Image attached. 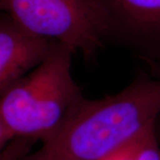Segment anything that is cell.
<instances>
[{
  "label": "cell",
  "mask_w": 160,
  "mask_h": 160,
  "mask_svg": "<svg viewBox=\"0 0 160 160\" xmlns=\"http://www.w3.org/2000/svg\"><path fill=\"white\" fill-rule=\"evenodd\" d=\"M160 115V78L140 75L102 99L83 97L61 126L22 160H103L136 138Z\"/></svg>",
  "instance_id": "cell-1"
},
{
  "label": "cell",
  "mask_w": 160,
  "mask_h": 160,
  "mask_svg": "<svg viewBox=\"0 0 160 160\" xmlns=\"http://www.w3.org/2000/svg\"><path fill=\"white\" fill-rule=\"evenodd\" d=\"M53 41L46 58L0 96V118L13 138L44 141L84 97L72 75V55Z\"/></svg>",
  "instance_id": "cell-2"
},
{
  "label": "cell",
  "mask_w": 160,
  "mask_h": 160,
  "mask_svg": "<svg viewBox=\"0 0 160 160\" xmlns=\"http://www.w3.org/2000/svg\"><path fill=\"white\" fill-rule=\"evenodd\" d=\"M23 30L92 59L106 44L103 20L92 0H0Z\"/></svg>",
  "instance_id": "cell-3"
},
{
  "label": "cell",
  "mask_w": 160,
  "mask_h": 160,
  "mask_svg": "<svg viewBox=\"0 0 160 160\" xmlns=\"http://www.w3.org/2000/svg\"><path fill=\"white\" fill-rule=\"evenodd\" d=\"M103 20L106 43L122 46L160 78V0H92Z\"/></svg>",
  "instance_id": "cell-4"
},
{
  "label": "cell",
  "mask_w": 160,
  "mask_h": 160,
  "mask_svg": "<svg viewBox=\"0 0 160 160\" xmlns=\"http://www.w3.org/2000/svg\"><path fill=\"white\" fill-rule=\"evenodd\" d=\"M52 42L26 32L0 12V96L46 58Z\"/></svg>",
  "instance_id": "cell-5"
},
{
  "label": "cell",
  "mask_w": 160,
  "mask_h": 160,
  "mask_svg": "<svg viewBox=\"0 0 160 160\" xmlns=\"http://www.w3.org/2000/svg\"><path fill=\"white\" fill-rule=\"evenodd\" d=\"M133 160H160V146L156 132V122L149 125L143 133Z\"/></svg>",
  "instance_id": "cell-6"
},
{
  "label": "cell",
  "mask_w": 160,
  "mask_h": 160,
  "mask_svg": "<svg viewBox=\"0 0 160 160\" xmlns=\"http://www.w3.org/2000/svg\"><path fill=\"white\" fill-rule=\"evenodd\" d=\"M35 142L36 141L29 138H13L0 153V160H22L25 155L30 152Z\"/></svg>",
  "instance_id": "cell-7"
},
{
  "label": "cell",
  "mask_w": 160,
  "mask_h": 160,
  "mask_svg": "<svg viewBox=\"0 0 160 160\" xmlns=\"http://www.w3.org/2000/svg\"><path fill=\"white\" fill-rule=\"evenodd\" d=\"M157 122V121H156ZM154 123V122H153ZM151 125V124H150ZM147 128H145L137 137L134 138L132 142L126 144L125 147H123L122 149L118 150L117 152H115L114 154L108 157L107 158L103 160H133L134 156L136 154L138 147L141 143V141L142 139L143 133Z\"/></svg>",
  "instance_id": "cell-8"
},
{
  "label": "cell",
  "mask_w": 160,
  "mask_h": 160,
  "mask_svg": "<svg viewBox=\"0 0 160 160\" xmlns=\"http://www.w3.org/2000/svg\"><path fill=\"white\" fill-rule=\"evenodd\" d=\"M13 139V136L7 129L4 122L0 118V153L4 150L6 145Z\"/></svg>",
  "instance_id": "cell-9"
}]
</instances>
